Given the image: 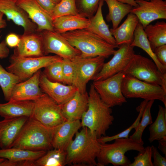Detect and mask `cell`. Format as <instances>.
Instances as JSON below:
<instances>
[{"mask_svg": "<svg viewBox=\"0 0 166 166\" xmlns=\"http://www.w3.org/2000/svg\"><path fill=\"white\" fill-rule=\"evenodd\" d=\"M66 150L65 164L74 166H98L96 160L101 144L96 133L83 127Z\"/></svg>", "mask_w": 166, "mask_h": 166, "instance_id": "6da1fadb", "label": "cell"}, {"mask_svg": "<svg viewBox=\"0 0 166 166\" xmlns=\"http://www.w3.org/2000/svg\"><path fill=\"white\" fill-rule=\"evenodd\" d=\"M88 95V108L81 118L82 127L95 132L98 138L105 136L114 120L112 109L101 100L93 84Z\"/></svg>", "mask_w": 166, "mask_h": 166, "instance_id": "7a4b0ae2", "label": "cell"}, {"mask_svg": "<svg viewBox=\"0 0 166 166\" xmlns=\"http://www.w3.org/2000/svg\"><path fill=\"white\" fill-rule=\"evenodd\" d=\"M56 127L46 126L32 117H29L12 147L32 151H47L51 149Z\"/></svg>", "mask_w": 166, "mask_h": 166, "instance_id": "3957f363", "label": "cell"}, {"mask_svg": "<svg viewBox=\"0 0 166 166\" xmlns=\"http://www.w3.org/2000/svg\"><path fill=\"white\" fill-rule=\"evenodd\" d=\"M61 35L81 52L83 57L101 56L105 58L113 55L116 48L86 29L67 32Z\"/></svg>", "mask_w": 166, "mask_h": 166, "instance_id": "277c9868", "label": "cell"}, {"mask_svg": "<svg viewBox=\"0 0 166 166\" xmlns=\"http://www.w3.org/2000/svg\"><path fill=\"white\" fill-rule=\"evenodd\" d=\"M110 144L100 143V148L97 156L98 166H105L109 164L114 166H129L131 161L125 155L127 151H143V144L130 138H120Z\"/></svg>", "mask_w": 166, "mask_h": 166, "instance_id": "5b68a950", "label": "cell"}, {"mask_svg": "<svg viewBox=\"0 0 166 166\" xmlns=\"http://www.w3.org/2000/svg\"><path fill=\"white\" fill-rule=\"evenodd\" d=\"M122 72L166 90V73H162L152 60L141 55L135 54Z\"/></svg>", "mask_w": 166, "mask_h": 166, "instance_id": "8992f818", "label": "cell"}, {"mask_svg": "<svg viewBox=\"0 0 166 166\" xmlns=\"http://www.w3.org/2000/svg\"><path fill=\"white\" fill-rule=\"evenodd\" d=\"M121 89L126 98H140L148 101L159 100L163 102L166 108V90L160 85L125 75Z\"/></svg>", "mask_w": 166, "mask_h": 166, "instance_id": "52a82bcc", "label": "cell"}, {"mask_svg": "<svg viewBox=\"0 0 166 166\" xmlns=\"http://www.w3.org/2000/svg\"><path fill=\"white\" fill-rule=\"evenodd\" d=\"M63 58L57 55H44L36 57H22L13 54L10 57V65L6 68L8 72L17 76L20 82L31 77L43 68Z\"/></svg>", "mask_w": 166, "mask_h": 166, "instance_id": "ba28073f", "label": "cell"}, {"mask_svg": "<svg viewBox=\"0 0 166 166\" xmlns=\"http://www.w3.org/2000/svg\"><path fill=\"white\" fill-rule=\"evenodd\" d=\"M104 57H83L80 55L71 60L74 69V75L72 84L81 93L86 92L87 83L93 80L104 63Z\"/></svg>", "mask_w": 166, "mask_h": 166, "instance_id": "9c48e42d", "label": "cell"}, {"mask_svg": "<svg viewBox=\"0 0 166 166\" xmlns=\"http://www.w3.org/2000/svg\"><path fill=\"white\" fill-rule=\"evenodd\" d=\"M33 101L31 117L43 124L55 127L67 120L62 114L61 105L45 93H43Z\"/></svg>", "mask_w": 166, "mask_h": 166, "instance_id": "30bf717a", "label": "cell"}, {"mask_svg": "<svg viewBox=\"0 0 166 166\" xmlns=\"http://www.w3.org/2000/svg\"><path fill=\"white\" fill-rule=\"evenodd\" d=\"M125 74L120 72L105 79L93 81V86L101 100L110 108L127 102L121 89Z\"/></svg>", "mask_w": 166, "mask_h": 166, "instance_id": "8fae6325", "label": "cell"}, {"mask_svg": "<svg viewBox=\"0 0 166 166\" xmlns=\"http://www.w3.org/2000/svg\"><path fill=\"white\" fill-rule=\"evenodd\" d=\"M134 47L130 44L120 45L111 60L104 63L93 78V81L105 79L122 72L135 54Z\"/></svg>", "mask_w": 166, "mask_h": 166, "instance_id": "7c38bea8", "label": "cell"}, {"mask_svg": "<svg viewBox=\"0 0 166 166\" xmlns=\"http://www.w3.org/2000/svg\"><path fill=\"white\" fill-rule=\"evenodd\" d=\"M45 55L53 53L63 59L71 60L81 55L80 52L70 45L61 34L47 30L40 32Z\"/></svg>", "mask_w": 166, "mask_h": 166, "instance_id": "4fadbf2b", "label": "cell"}, {"mask_svg": "<svg viewBox=\"0 0 166 166\" xmlns=\"http://www.w3.org/2000/svg\"><path fill=\"white\" fill-rule=\"evenodd\" d=\"M138 6L131 11L138 18L143 28L152 22L166 19V0H135Z\"/></svg>", "mask_w": 166, "mask_h": 166, "instance_id": "5bb4252c", "label": "cell"}, {"mask_svg": "<svg viewBox=\"0 0 166 166\" xmlns=\"http://www.w3.org/2000/svg\"><path fill=\"white\" fill-rule=\"evenodd\" d=\"M47 151H32L13 147L0 148V158L5 159L0 163V166H34V161Z\"/></svg>", "mask_w": 166, "mask_h": 166, "instance_id": "9a60e30c", "label": "cell"}, {"mask_svg": "<svg viewBox=\"0 0 166 166\" xmlns=\"http://www.w3.org/2000/svg\"><path fill=\"white\" fill-rule=\"evenodd\" d=\"M16 3L36 24L38 32L44 30L54 31L52 17L36 0H18Z\"/></svg>", "mask_w": 166, "mask_h": 166, "instance_id": "2e32d148", "label": "cell"}, {"mask_svg": "<svg viewBox=\"0 0 166 166\" xmlns=\"http://www.w3.org/2000/svg\"><path fill=\"white\" fill-rule=\"evenodd\" d=\"M39 86L42 91L61 105L69 100L78 90L74 86L49 80L42 72Z\"/></svg>", "mask_w": 166, "mask_h": 166, "instance_id": "e0dca14e", "label": "cell"}, {"mask_svg": "<svg viewBox=\"0 0 166 166\" xmlns=\"http://www.w3.org/2000/svg\"><path fill=\"white\" fill-rule=\"evenodd\" d=\"M0 12L8 20L22 27L24 33L38 32L37 26L29 18L26 13L15 2L9 0H0Z\"/></svg>", "mask_w": 166, "mask_h": 166, "instance_id": "ac0fdd59", "label": "cell"}, {"mask_svg": "<svg viewBox=\"0 0 166 166\" xmlns=\"http://www.w3.org/2000/svg\"><path fill=\"white\" fill-rule=\"evenodd\" d=\"M15 47L14 55L22 57H36L45 55L42 38L40 32L24 33Z\"/></svg>", "mask_w": 166, "mask_h": 166, "instance_id": "d6986e66", "label": "cell"}, {"mask_svg": "<svg viewBox=\"0 0 166 166\" xmlns=\"http://www.w3.org/2000/svg\"><path fill=\"white\" fill-rule=\"evenodd\" d=\"M41 72L39 70L27 80L16 84L9 101H33L39 97L43 93L39 86Z\"/></svg>", "mask_w": 166, "mask_h": 166, "instance_id": "ffe728a7", "label": "cell"}, {"mask_svg": "<svg viewBox=\"0 0 166 166\" xmlns=\"http://www.w3.org/2000/svg\"><path fill=\"white\" fill-rule=\"evenodd\" d=\"M29 118L22 117L4 119L0 121V148L5 149L12 147Z\"/></svg>", "mask_w": 166, "mask_h": 166, "instance_id": "44dd1931", "label": "cell"}, {"mask_svg": "<svg viewBox=\"0 0 166 166\" xmlns=\"http://www.w3.org/2000/svg\"><path fill=\"white\" fill-rule=\"evenodd\" d=\"M81 127L80 120H67L57 126L53 138V148L66 151L74 136Z\"/></svg>", "mask_w": 166, "mask_h": 166, "instance_id": "7402d4cb", "label": "cell"}, {"mask_svg": "<svg viewBox=\"0 0 166 166\" xmlns=\"http://www.w3.org/2000/svg\"><path fill=\"white\" fill-rule=\"evenodd\" d=\"M88 101V93H81L77 90L72 97L61 105L63 115L67 120H80L87 109Z\"/></svg>", "mask_w": 166, "mask_h": 166, "instance_id": "603a6c76", "label": "cell"}, {"mask_svg": "<svg viewBox=\"0 0 166 166\" xmlns=\"http://www.w3.org/2000/svg\"><path fill=\"white\" fill-rule=\"evenodd\" d=\"M104 2V0H100L95 14L89 18V24L86 29L108 43L118 48L119 46L117 45L109 25L106 23L103 18L102 7Z\"/></svg>", "mask_w": 166, "mask_h": 166, "instance_id": "cb8c5ba5", "label": "cell"}, {"mask_svg": "<svg viewBox=\"0 0 166 166\" xmlns=\"http://www.w3.org/2000/svg\"><path fill=\"white\" fill-rule=\"evenodd\" d=\"M34 106L33 101H9L5 103H0V116L4 119L22 117H30Z\"/></svg>", "mask_w": 166, "mask_h": 166, "instance_id": "d4e9b609", "label": "cell"}, {"mask_svg": "<svg viewBox=\"0 0 166 166\" xmlns=\"http://www.w3.org/2000/svg\"><path fill=\"white\" fill-rule=\"evenodd\" d=\"M89 23V18L79 14L76 15L58 17L53 19L54 31L60 34L76 30L87 28Z\"/></svg>", "mask_w": 166, "mask_h": 166, "instance_id": "484cf974", "label": "cell"}, {"mask_svg": "<svg viewBox=\"0 0 166 166\" xmlns=\"http://www.w3.org/2000/svg\"><path fill=\"white\" fill-rule=\"evenodd\" d=\"M139 22L137 17L132 12L128 14L124 22L119 26L110 30L117 45L120 46L124 44L132 42L135 30Z\"/></svg>", "mask_w": 166, "mask_h": 166, "instance_id": "4316f807", "label": "cell"}, {"mask_svg": "<svg viewBox=\"0 0 166 166\" xmlns=\"http://www.w3.org/2000/svg\"><path fill=\"white\" fill-rule=\"evenodd\" d=\"M108 7L109 12L106 16L108 22H111L112 29L117 28L124 17L131 12L133 6L117 0H104Z\"/></svg>", "mask_w": 166, "mask_h": 166, "instance_id": "83f0119b", "label": "cell"}, {"mask_svg": "<svg viewBox=\"0 0 166 166\" xmlns=\"http://www.w3.org/2000/svg\"><path fill=\"white\" fill-rule=\"evenodd\" d=\"M131 46L139 47L145 51L156 65L159 70L162 73H166V67L159 61L152 50L150 43L144 31V28L139 22L136 28Z\"/></svg>", "mask_w": 166, "mask_h": 166, "instance_id": "f1b7e54d", "label": "cell"}, {"mask_svg": "<svg viewBox=\"0 0 166 166\" xmlns=\"http://www.w3.org/2000/svg\"><path fill=\"white\" fill-rule=\"evenodd\" d=\"M144 31L153 51L157 47L166 44V23L157 22L149 24L144 28Z\"/></svg>", "mask_w": 166, "mask_h": 166, "instance_id": "f546056e", "label": "cell"}, {"mask_svg": "<svg viewBox=\"0 0 166 166\" xmlns=\"http://www.w3.org/2000/svg\"><path fill=\"white\" fill-rule=\"evenodd\" d=\"M148 140L152 143L155 140L166 138V108L159 105V111L155 121L149 128Z\"/></svg>", "mask_w": 166, "mask_h": 166, "instance_id": "4dcf8cb0", "label": "cell"}, {"mask_svg": "<svg viewBox=\"0 0 166 166\" xmlns=\"http://www.w3.org/2000/svg\"><path fill=\"white\" fill-rule=\"evenodd\" d=\"M66 157L65 151L53 148L36 160L34 166H64L66 165Z\"/></svg>", "mask_w": 166, "mask_h": 166, "instance_id": "1f68e13d", "label": "cell"}, {"mask_svg": "<svg viewBox=\"0 0 166 166\" xmlns=\"http://www.w3.org/2000/svg\"><path fill=\"white\" fill-rule=\"evenodd\" d=\"M19 82L17 76L5 70L0 64V86L6 101L10 100L13 87Z\"/></svg>", "mask_w": 166, "mask_h": 166, "instance_id": "d6a6232c", "label": "cell"}, {"mask_svg": "<svg viewBox=\"0 0 166 166\" xmlns=\"http://www.w3.org/2000/svg\"><path fill=\"white\" fill-rule=\"evenodd\" d=\"M154 101V100H153L148 101L144 109L141 120L135 130V132L129 137L131 139L143 144L142 136L144 131L148 125L153 122L151 110Z\"/></svg>", "mask_w": 166, "mask_h": 166, "instance_id": "836d02e7", "label": "cell"}, {"mask_svg": "<svg viewBox=\"0 0 166 166\" xmlns=\"http://www.w3.org/2000/svg\"><path fill=\"white\" fill-rule=\"evenodd\" d=\"M148 101L144 100L136 109L139 114L133 123L129 127L117 134L111 136H102L98 138V140L100 143H106L116 139L120 138H128L131 131L133 129L135 130L138 126L141 118L144 108Z\"/></svg>", "mask_w": 166, "mask_h": 166, "instance_id": "e575fe53", "label": "cell"}, {"mask_svg": "<svg viewBox=\"0 0 166 166\" xmlns=\"http://www.w3.org/2000/svg\"><path fill=\"white\" fill-rule=\"evenodd\" d=\"M79 14L76 0H61L58 3L56 4L51 17L53 19L58 17Z\"/></svg>", "mask_w": 166, "mask_h": 166, "instance_id": "d590c367", "label": "cell"}, {"mask_svg": "<svg viewBox=\"0 0 166 166\" xmlns=\"http://www.w3.org/2000/svg\"><path fill=\"white\" fill-rule=\"evenodd\" d=\"M100 0H76L79 13L90 18L95 13Z\"/></svg>", "mask_w": 166, "mask_h": 166, "instance_id": "8d00e7d4", "label": "cell"}, {"mask_svg": "<svg viewBox=\"0 0 166 166\" xmlns=\"http://www.w3.org/2000/svg\"><path fill=\"white\" fill-rule=\"evenodd\" d=\"M62 61L54 62L44 68L43 73L49 80L62 83Z\"/></svg>", "mask_w": 166, "mask_h": 166, "instance_id": "74e56055", "label": "cell"}, {"mask_svg": "<svg viewBox=\"0 0 166 166\" xmlns=\"http://www.w3.org/2000/svg\"><path fill=\"white\" fill-rule=\"evenodd\" d=\"M152 150L151 146L144 148V150L139 152L134 158L133 162L129 166H153L152 161Z\"/></svg>", "mask_w": 166, "mask_h": 166, "instance_id": "f35d334b", "label": "cell"}, {"mask_svg": "<svg viewBox=\"0 0 166 166\" xmlns=\"http://www.w3.org/2000/svg\"><path fill=\"white\" fill-rule=\"evenodd\" d=\"M63 84L72 85L74 75V67L71 60L63 59L62 61Z\"/></svg>", "mask_w": 166, "mask_h": 166, "instance_id": "ab89813d", "label": "cell"}, {"mask_svg": "<svg viewBox=\"0 0 166 166\" xmlns=\"http://www.w3.org/2000/svg\"><path fill=\"white\" fill-rule=\"evenodd\" d=\"M152 150V158L153 159V166H166V157L162 156L154 145L151 146Z\"/></svg>", "mask_w": 166, "mask_h": 166, "instance_id": "60d3db41", "label": "cell"}, {"mask_svg": "<svg viewBox=\"0 0 166 166\" xmlns=\"http://www.w3.org/2000/svg\"><path fill=\"white\" fill-rule=\"evenodd\" d=\"M153 52L160 62L166 67V44L156 47Z\"/></svg>", "mask_w": 166, "mask_h": 166, "instance_id": "b9f144b4", "label": "cell"}, {"mask_svg": "<svg viewBox=\"0 0 166 166\" xmlns=\"http://www.w3.org/2000/svg\"><path fill=\"white\" fill-rule=\"evenodd\" d=\"M39 5L51 17L56 5L52 0H36Z\"/></svg>", "mask_w": 166, "mask_h": 166, "instance_id": "7bdbcfd3", "label": "cell"}, {"mask_svg": "<svg viewBox=\"0 0 166 166\" xmlns=\"http://www.w3.org/2000/svg\"><path fill=\"white\" fill-rule=\"evenodd\" d=\"M20 41V36L14 33L8 34L6 36L5 40L7 45L12 48L18 46Z\"/></svg>", "mask_w": 166, "mask_h": 166, "instance_id": "ee69618b", "label": "cell"}, {"mask_svg": "<svg viewBox=\"0 0 166 166\" xmlns=\"http://www.w3.org/2000/svg\"><path fill=\"white\" fill-rule=\"evenodd\" d=\"M9 52L5 40L0 42V58L2 59L7 57L9 55Z\"/></svg>", "mask_w": 166, "mask_h": 166, "instance_id": "f6af8a7d", "label": "cell"}, {"mask_svg": "<svg viewBox=\"0 0 166 166\" xmlns=\"http://www.w3.org/2000/svg\"><path fill=\"white\" fill-rule=\"evenodd\" d=\"M158 141V148L161 151L166 157V138L160 140Z\"/></svg>", "mask_w": 166, "mask_h": 166, "instance_id": "bcb514c9", "label": "cell"}, {"mask_svg": "<svg viewBox=\"0 0 166 166\" xmlns=\"http://www.w3.org/2000/svg\"><path fill=\"white\" fill-rule=\"evenodd\" d=\"M123 3L130 5L133 7H136L138 6L135 0H117Z\"/></svg>", "mask_w": 166, "mask_h": 166, "instance_id": "7dc6e473", "label": "cell"}, {"mask_svg": "<svg viewBox=\"0 0 166 166\" xmlns=\"http://www.w3.org/2000/svg\"><path fill=\"white\" fill-rule=\"evenodd\" d=\"M3 15L4 14L0 12V29L4 28L7 26L6 20L3 19Z\"/></svg>", "mask_w": 166, "mask_h": 166, "instance_id": "c3c4849f", "label": "cell"}, {"mask_svg": "<svg viewBox=\"0 0 166 166\" xmlns=\"http://www.w3.org/2000/svg\"><path fill=\"white\" fill-rule=\"evenodd\" d=\"M56 4L58 3L61 0H52Z\"/></svg>", "mask_w": 166, "mask_h": 166, "instance_id": "681fc988", "label": "cell"}, {"mask_svg": "<svg viewBox=\"0 0 166 166\" xmlns=\"http://www.w3.org/2000/svg\"><path fill=\"white\" fill-rule=\"evenodd\" d=\"M5 160V159L4 158H0V163L3 161Z\"/></svg>", "mask_w": 166, "mask_h": 166, "instance_id": "f907efd6", "label": "cell"}, {"mask_svg": "<svg viewBox=\"0 0 166 166\" xmlns=\"http://www.w3.org/2000/svg\"><path fill=\"white\" fill-rule=\"evenodd\" d=\"M12 1H13L15 2H16L18 0H9Z\"/></svg>", "mask_w": 166, "mask_h": 166, "instance_id": "816d5d0a", "label": "cell"}, {"mask_svg": "<svg viewBox=\"0 0 166 166\" xmlns=\"http://www.w3.org/2000/svg\"><path fill=\"white\" fill-rule=\"evenodd\" d=\"M146 0V1H149V0Z\"/></svg>", "mask_w": 166, "mask_h": 166, "instance_id": "f5cc1de1", "label": "cell"}]
</instances>
